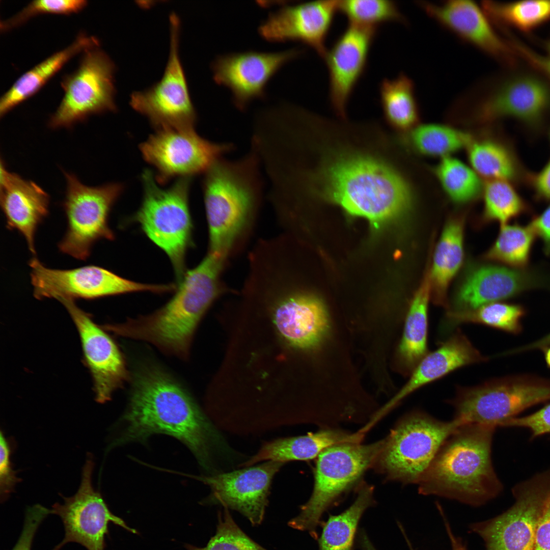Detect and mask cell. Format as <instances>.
<instances>
[{"mask_svg":"<svg viewBox=\"0 0 550 550\" xmlns=\"http://www.w3.org/2000/svg\"><path fill=\"white\" fill-rule=\"evenodd\" d=\"M292 182L298 202L322 198L351 216L366 218L376 229L408 213L414 202L413 190L402 175L362 155H341L322 169L304 164Z\"/></svg>","mask_w":550,"mask_h":550,"instance_id":"1","label":"cell"},{"mask_svg":"<svg viewBox=\"0 0 550 550\" xmlns=\"http://www.w3.org/2000/svg\"><path fill=\"white\" fill-rule=\"evenodd\" d=\"M126 425L118 443L143 441L155 433L173 436L208 469L213 452L226 450L221 436L186 391L157 367H145L133 377Z\"/></svg>","mask_w":550,"mask_h":550,"instance_id":"2","label":"cell"},{"mask_svg":"<svg viewBox=\"0 0 550 550\" xmlns=\"http://www.w3.org/2000/svg\"><path fill=\"white\" fill-rule=\"evenodd\" d=\"M259 155L250 145L239 158L222 157L205 173L203 191L208 227V253L229 261L253 232L263 198Z\"/></svg>","mask_w":550,"mask_h":550,"instance_id":"3","label":"cell"},{"mask_svg":"<svg viewBox=\"0 0 550 550\" xmlns=\"http://www.w3.org/2000/svg\"><path fill=\"white\" fill-rule=\"evenodd\" d=\"M228 262L208 252L197 266L184 273L174 296L161 308L107 327L119 336L148 342L163 352L187 358L202 317L218 297L229 291L222 280Z\"/></svg>","mask_w":550,"mask_h":550,"instance_id":"4","label":"cell"},{"mask_svg":"<svg viewBox=\"0 0 550 550\" xmlns=\"http://www.w3.org/2000/svg\"><path fill=\"white\" fill-rule=\"evenodd\" d=\"M496 427L465 423L444 441L419 482L424 496H435L478 507L503 489L492 463Z\"/></svg>","mask_w":550,"mask_h":550,"instance_id":"5","label":"cell"},{"mask_svg":"<svg viewBox=\"0 0 550 550\" xmlns=\"http://www.w3.org/2000/svg\"><path fill=\"white\" fill-rule=\"evenodd\" d=\"M142 180L143 200L134 219L150 240L166 253L180 281L185 273V256L191 241L190 178H178L170 187L162 188L153 173L146 170Z\"/></svg>","mask_w":550,"mask_h":550,"instance_id":"6","label":"cell"},{"mask_svg":"<svg viewBox=\"0 0 550 550\" xmlns=\"http://www.w3.org/2000/svg\"><path fill=\"white\" fill-rule=\"evenodd\" d=\"M386 441L368 445L346 442L323 450L317 458L312 495L288 525L308 531L316 538L317 528L324 511L375 462Z\"/></svg>","mask_w":550,"mask_h":550,"instance_id":"7","label":"cell"},{"mask_svg":"<svg viewBox=\"0 0 550 550\" xmlns=\"http://www.w3.org/2000/svg\"><path fill=\"white\" fill-rule=\"evenodd\" d=\"M463 424L413 412L396 425L375 461L389 479L418 484L444 441Z\"/></svg>","mask_w":550,"mask_h":550,"instance_id":"8","label":"cell"},{"mask_svg":"<svg viewBox=\"0 0 550 550\" xmlns=\"http://www.w3.org/2000/svg\"><path fill=\"white\" fill-rule=\"evenodd\" d=\"M64 174L66 191L62 206L67 228L58 247L62 253L85 261L97 240L114 239L108 217L123 186L118 183L89 186L72 173L64 172Z\"/></svg>","mask_w":550,"mask_h":550,"instance_id":"9","label":"cell"},{"mask_svg":"<svg viewBox=\"0 0 550 550\" xmlns=\"http://www.w3.org/2000/svg\"><path fill=\"white\" fill-rule=\"evenodd\" d=\"M550 399V383L504 378L472 387L457 388L449 400L455 418L464 423L503 427L509 419L530 406Z\"/></svg>","mask_w":550,"mask_h":550,"instance_id":"10","label":"cell"},{"mask_svg":"<svg viewBox=\"0 0 550 550\" xmlns=\"http://www.w3.org/2000/svg\"><path fill=\"white\" fill-rule=\"evenodd\" d=\"M98 46L85 50L77 69L63 78L64 96L49 128H69L91 115L116 110L115 65Z\"/></svg>","mask_w":550,"mask_h":550,"instance_id":"11","label":"cell"},{"mask_svg":"<svg viewBox=\"0 0 550 550\" xmlns=\"http://www.w3.org/2000/svg\"><path fill=\"white\" fill-rule=\"evenodd\" d=\"M513 505L502 514L472 523L485 550H533L536 530L550 496V468L512 488Z\"/></svg>","mask_w":550,"mask_h":550,"instance_id":"12","label":"cell"},{"mask_svg":"<svg viewBox=\"0 0 550 550\" xmlns=\"http://www.w3.org/2000/svg\"><path fill=\"white\" fill-rule=\"evenodd\" d=\"M169 20L170 52L163 75L150 88L132 93L130 104L157 129H192L197 114L179 56L180 20L174 13Z\"/></svg>","mask_w":550,"mask_h":550,"instance_id":"13","label":"cell"},{"mask_svg":"<svg viewBox=\"0 0 550 550\" xmlns=\"http://www.w3.org/2000/svg\"><path fill=\"white\" fill-rule=\"evenodd\" d=\"M233 143H215L192 129H157L140 146L144 159L156 171L157 181L205 173L218 159L235 150Z\"/></svg>","mask_w":550,"mask_h":550,"instance_id":"14","label":"cell"},{"mask_svg":"<svg viewBox=\"0 0 550 550\" xmlns=\"http://www.w3.org/2000/svg\"><path fill=\"white\" fill-rule=\"evenodd\" d=\"M33 294L37 299H95L139 291L163 293L171 285H152L123 278L102 267L90 265L69 269L46 267L35 256L29 261Z\"/></svg>","mask_w":550,"mask_h":550,"instance_id":"15","label":"cell"},{"mask_svg":"<svg viewBox=\"0 0 550 550\" xmlns=\"http://www.w3.org/2000/svg\"><path fill=\"white\" fill-rule=\"evenodd\" d=\"M94 463L89 456L83 467L80 486L75 494L62 496L63 504L56 503L50 513L59 516L63 524L65 536L51 550H60L70 542L78 543L87 550H104L108 525L112 522L134 534L136 530L109 510L100 493L92 484Z\"/></svg>","mask_w":550,"mask_h":550,"instance_id":"16","label":"cell"},{"mask_svg":"<svg viewBox=\"0 0 550 550\" xmlns=\"http://www.w3.org/2000/svg\"><path fill=\"white\" fill-rule=\"evenodd\" d=\"M473 117L480 122L511 118L529 125L540 123L550 109V88L531 75L513 76L492 87H483Z\"/></svg>","mask_w":550,"mask_h":550,"instance_id":"17","label":"cell"},{"mask_svg":"<svg viewBox=\"0 0 550 550\" xmlns=\"http://www.w3.org/2000/svg\"><path fill=\"white\" fill-rule=\"evenodd\" d=\"M303 53L302 49L293 48L278 52L251 50L220 55L211 64L213 79L231 91L234 105L243 111L253 100L265 98L270 79L285 64Z\"/></svg>","mask_w":550,"mask_h":550,"instance_id":"18","label":"cell"},{"mask_svg":"<svg viewBox=\"0 0 550 550\" xmlns=\"http://www.w3.org/2000/svg\"><path fill=\"white\" fill-rule=\"evenodd\" d=\"M550 288V272L541 268L487 265L464 279L454 298L453 312L471 310L535 289Z\"/></svg>","mask_w":550,"mask_h":550,"instance_id":"19","label":"cell"},{"mask_svg":"<svg viewBox=\"0 0 550 550\" xmlns=\"http://www.w3.org/2000/svg\"><path fill=\"white\" fill-rule=\"evenodd\" d=\"M377 30L349 23L323 58L328 72L330 102L341 118H345L347 103L366 70Z\"/></svg>","mask_w":550,"mask_h":550,"instance_id":"20","label":"cell"},{"mask_svg":"<svg viewBox=\"0 0 550 550\" xmlns=\"http://www.w3.org/2000/svg\"><path fill=\"white\" fill-rule=\"evenodd\" d=\"M339 1H313L286 5L270 12L258 28L271 42L300 41L323 58L325 41L338 11Z\"/></svg>","mask_w":550,"mask_h":550,"instance_id":"21","label":"cell"},{"mask_svg":"<svg viewBox=\"0 0 550 550\" xmlns=\"http://www.w3.org/2000/svg\"><path fill=\"white\" fill-rule=\"evenodd\" d=\"M284 463L267 461L251 468L196 478L210 487V502L238 511L256 526L263 519L272 480Z\"/></svg>","mask_w":550,"mask_h":550,"instance_id":"22","label":"cell"},{"mask_svg":"<svg viewBox=\"0 0 550 550\" xmlns=\"http://www.w3.org/2000/svg\"><path fill=\"white\" fill-rule=\"evenodd\" d=\"M66 307L79 332L86 361L94 379L96 400L104 403L128 378L123 356L112 339L73 299H58Z\"/></svg>","mask_w":550,"mask_h":550,"instance_id":"23","label":"cell"},{"mask_svg":"<svg viewBox=\"0 0 550 550\" xmlns=\"http://www.w3.org/2000/svg\"><path fill=\"white\" fill-rule=\"evenodd\" d=\"M417 3L429 16L462 40L497 60L512 62L511 44L498 35L482 7L474 2L420 1Z\"/></svg>","mask_w":550,"mask_h":550,"instance_id":"24","label":"cell"},{"mask_svg":"<svg viewBox=\"0 0 550 550\" xmlns=\"http://www.w3.org/2000/svg\"><path fill=\"white\" fill-rule=\"evenodd\" d=\"M0 185V203L7 228L19 232L26 240L29 251L35 255V235L48 214L49 196L34 181L10 172L2 159Z\"/></svg>","mask_w":550,"mask_h":550,"instance_id":"25","label":"cell"},{"mask_svg":"<svg viewBox=\"0 0 550 550\" xmlns=\"http://www.w3.org/2000/svg\"><path fill=\"white\" fill-rule=\"evenodd\" d=\"M483 355L460 330L456 331L435 350L429 352L410 374L400 391L373 416L369 424L375 423L405 397L422 388L461 367L485 362Z\"/></svg>","mask_w":550,"mask_h":550,"instance_id":"26","label":"cell"},{"mask_svg":"<svg viewBox=\"0 0 550 550\" xmlns=\"http://www.w3.org/2000/svg\"><path fill=\"white\" fill-rule=\"evenodd\" d=\"M364 434L326 429L305 435L280 438L265 443L259 451L241 466H250L262 461L285 463L308 460L318 457L326 448L346 443H360Z\"/></svg>","mask_w":550,"mask_h":550,"instance_id":"27","label":"cell"},{"mask_svg":"<svg viewBox=\"0 0 550 550\" xmlns=\"http://www.w3.org/2000/svg\"><path fill=\"white\" fill-rule=\"evenodd\" d=\"M99 46L93 36L79 34L64 49L56 52L22 75L2 96L0 116H4L18 104L37 93L74 56L87 49Z\"/></svg>","mask_w":550,"mask_h":550,"instance_id":"28","label":"cell"},{"mask_svg":"<svg viewBox=\"0 0 550 550\" xmlns=\"http://www.w3.org/2000/svg\"><path fill=\"white\" fill-rule=\"evenodd\" d=\"M474 171L488 179L517 183L529 180L517 155L508 143L493 138L473 139L466 147Z\"/></svg>","mask_w":550,"mask_h":550,"instance_id":"29","label":"cell"},{"mask_svg":"<svg viewBox=\"0 0 550 550\" xmlns=\"http://www.w3.org/2000/svg\"><path fill=\"white\" fill-rule=\"evenodd\" d=\"M430 294V281L427 278L416 293L405 320L398 356L401 368L410 374L429 352L428 312Z\"/></svg>","mask_w":550,"mask_h":550,"instance_id":"30","label":"cell"},{"mask_svg":"<svg viewBox=\"0 0 550 550\" xmlns=\"http://www.w3.org/2000/svg\"><path fill=\"white\" fill-rule=\"evenodd\" d=\"M380 101L384 118L395 129H412L419 121V113L414 82L400 73L393 79L384 78L379 87Z\"/></svg>","mask_w":550,"mask_h":550,"instance_id":"31","label":"cell"},{"mask_svg":"<svg viewBox=\"0 0 550 550\" xmlns=\"http://www.w3.org/2000/svg\"><path fill=\"white\" fill-rule=\"evenodd\" d=\"M463 257L462 225L459 220H452L445 227L433 256L430 278L436 304H445L446 290L460 268Z\"/></svg>","mask_w":550,"mask_h":550,"instance_id":"32","label":"cell"},{"mask_svg":"<svg viewBox=\"0 0 550 550\" xmlns=\"http://www.w3.org/2000/svg\"><path fill=\"white\" fill-rule=\"evenodd\" d=\"M373 488L361 489L353 504L342 513L329 516L319 539L318 550H352L359 520L372 502Z\"/></svg>","mask_w":550,"mask_h":550,"instance_id":"33","label":"cell"},{"mask_svg":"<svg viewBox=\"0 0 550 550\" xmlns=\"http://www.w3.org/2000/svg\"><path fill=\"white\" fill-rule=\"evenodd\" d=\"M525 313L520 306L500 301L488 304L475 309L450 311L442 322L441 330L448 332L462 323H478L506 332L516 333Z\"/></svg>","mask_w":550,"mask_h":550,"instance_id":"34","label":"cell"},{"mask_svg":"<svg viewBox=\"0 0 550 550\" xmlns=\"http://www.w3.org/2000/svg\"><path fill=\"white\" fill-rule=\"evenodd\" d=\"M481 6L491 22L530 32L550 20V1L499 2L484 1Z\"/></svg>","mask_w":550,"mask_h":550,"instance_id":"35","label":"cell"},{"mask_svg":"<svg viewBox=\"0 0 550 550\" xmlns=\"http://www.w3.org/2000/svg\"><path fill=\"white\" fill-rule=\"evenodd\" d=\"M473 139L464 131L438 124L415 127L408 134V143L416 152L442 158L467 147Z\"/></svg>","mask_w":550,"mask_h":550,"instance_id":"36","label":"cell"},{"mask_svg":"<svg viewBox=\"0 0 550 550\" xmlns=\"http://www.w3.org/2000/svg\"><path fill=\"white\" fill-rule=\"evenodd\" d=\"M536 237L529 226L503 225L487 257L511 267L527 268Z\"/></svg>","mask_w":550,"mask_h":550,"instance_id":"37","label":"cell"},{"mask_svg":"<svg viewBox=\"0 0 550 550\" xmlns=\"http://www.w3.org/2000/svg\"><path fill=\"white\" fill-rule=\"evenodd\" d=\"M434 172L445 193L456 203L471 201L483 191L477 174L457 159L450 156L442 158Z\"/></svg>","mask_w":550,"mask_h":550,"instance_id":"38","label":"cell"},{"mask_svg":"<svg viewBox=\"0 0 550 550\" xmlns=\"http://www.w3.org/2000/svg\"><path fill=\"white\" fill-rule=\"evenodd\" d=\"M503 180H488L483 188L485 217L502 225L531 212L529 205L512 185Z\"/></svg>","mask_w":550,"mask_h":550,"instance_id":"39","label":"cell"},{"mask_svg":"<svg viewBox=\"0 0 550 550\" xmlns=\"http://www.w3.org/2000/svg\"><path fill=\"white\" fill-rule=\"evenodd\" d=\"M338 10L349 23L378 28L382 23L407 21L395 2L391 0L339 1Z\"/></svg>","mask_w":550,"mask_h":550,"instance_id":"40","label":"cell"},{"mask_svg":"<svg viewBox=\"0 0 550 550\" xmlns=\"http://www.w3.org/2000/svg\"><path fill=\"white\" fill-rule=\"evenodd\" d=\"M187 550H267L251 539L237 525L225 507L219 514L215 534L206 546L198 547L186 544Z\"/></svg>","mask_w":550,"mask_h":550,"instance_id":"41","label":"cell"},{"mask_svg":"<svg viewBox=\"0 0 550 550\" xmlns=\"http://www.w3.org/2000/svg\"><path fill=\"white\" fill-rule=\"evenodd\" d=\"M87 5L84 0H38L28 4L11 17L1 21V31L6 32L18 27L29 19L43 14L69 15L78 13Z\"/></svg>","mask_w":550,"mask_h":550,"instance_id":"42","label":"cell"},{"mask_svg":"<svg viewBox=\"0 0 550 550\" xmlns=\"http://www.w3.org/2000/svg\"><path fill=\"white\" fill-rule=\"evenodd\" d=\"M50 513V509L40 504L28 507L21 534L12 550H31L39 526Z\"/></svg>","mask_w":550,"mask_h":550,"instance_id":"43","label":"cell"},{"mask_svg":"<svg viewBox=\"0 0 550 550\" xmlns=\"http://www.w3.org/2000/svg\"><path fill=\"white\" fill-rule=\"evenodd\" d=\"M503 427L527 429L531 432V439L550 434V404L530 415L511 418Z\"/></svg>","mask_w":550,"mask_h":550,"instance_id":"44","label":"cell"},{"mask_svg":"<svg viewBox=\"0 0 550 550\" xmlns=\"http://www.w3.org/2000/svg\"><path fill=\"white\" fill-rule=\"evenodd\" d=\"M9 444L1 431L0 436V497L2 503L8 500L16 484L21 479L17 477L10 460Z\"/></svg>","mask_w":550,"mask_h":550,"instance_id":"45","label":"cell"},{"mask_svg":"<svg viewBox=\"0 0 550 550\" xmlns=\"http://www.w3.org/2000/svg\"><path fill=\"white\" fill-rule=\"evenodd\" d=\"M512 45L530 64L544 73L550 79V39L544 44L545 53H537L521 43L513 40Z\"/></svg>","mask_w":550,"mask_h":550,"instance_id":"46","label":"cell"},{"mask_svg":"<svg viewBox=\"0 0 550 550\" xmlns=\"http://www.w3.org/2000/svg\"><path fill=\"white\" fill-rule=\"evenodd\" d=\"M528 226L541 239L545 255H550V204L541 213L534 216Z\"/></svg>","mask_w":550,"mask_h":550,"instance_id":"47","label":"cell"},{"mask_svg":"<svg viewBox=\"0 0 550 550\" xmlns=\"http://www.w3.org/2000/svg\"><path fill=\"white\" fill-rule=\"evenodd\" d=\"M529 180L533 188L536 200L550 201V159L540 171L530 176Z\"/></svg>","mask_w":550,"mask_h":550,"instance_id":"48","label":"cell"},{"mask_svg":"<svg viewBox=\"0 0 550 550\" xmlns=\"http://www.w3.org/2000/svg\"><path fill=\"white\" fill-rule=\"evenodd\" d=\"M533 550H550V496L536 530Z\"/></svg>","mask_w":550,"mask_h":550,"instance_id":"49","label":"cell"},{"mask_svg":"<svg viewBox=\"0 0 550 550\" xmlns=\"http://www.w3.org/2000/svg\"><path fill=\"white\" fill-rule=\"evenodd\" d=\"M442 519L450 540L451 550H467L462 539L454 533L447 517H444Z\"/></svg>","mask_w":550,"mask_h":550,"instance_id":"50","label":"cell"},{"mask_svg":"<svg viewBox=\"0 0 550 550\" xmlns=\"http://www.w3.org/2000/svg\"><path fill=\"white\" fill-rule=\"evenodd\" d=\"M549 344H550V334L529 346L534 348L544 347V346Z\"/></svg>","mask_w":550,"mask_h":550,"instance_id":"51","label":"cell"},{"mask_svg":"<svg viewBox=\"0 0 550 550\" xmlns=\"http://www.w3.org/2000/svg\"><path fill=\"white\" fill-rule=\"evenodd\" d=\"M545 360L547 365L550 367V348L546 351Z\"/></svg>","mask_w":550,"mask_h":550,"instance_id":"52","label":"cell"},{"mask_svg":"<svg viewBox=\"0 0 550 550\" xmlns=\"http://www.w3.org/2000/svg\"><path fill=\"white\" fill-rule=\"evenodd\" d=\"M366 550H376V549L373 546V545H370L367 548Z\"/></svg>","mask_w":550,"mask_h":550,"instance_id":"53","label":"cell"},{"mask_svg":"<svg viewBox=\"0 0 550 550\" xmlns=\"http://www.w3.org/2000/svg\"><path fill=\"white\" fill-rule=\"evenodd\" d=\"M549 141H550V132H549Z\"/></svg>","mask_w":550,"mask_h":550,"instance_id":"54","label":"cell"}]
</instances>
